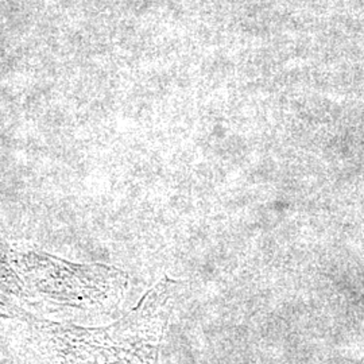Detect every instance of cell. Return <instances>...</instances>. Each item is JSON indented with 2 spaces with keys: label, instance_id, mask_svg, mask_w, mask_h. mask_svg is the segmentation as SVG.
Masks as SVG:
<instances>
[{
  "label": "cell",
  "instance_id": "1",
  "mask_svg": "<svg viewBox=\"0 0 364 364\" xmlns=\"http://www.w3.org/2000/svg\"><path fill=\"white\" fill-rule=\"evenodd\" d=\"M180 282L162 279L122 320L105 328L37 324L63 364H156Z\"/></svg>",
  "mask_w": 364,
  "mask_h": 364
}]
</instances>
